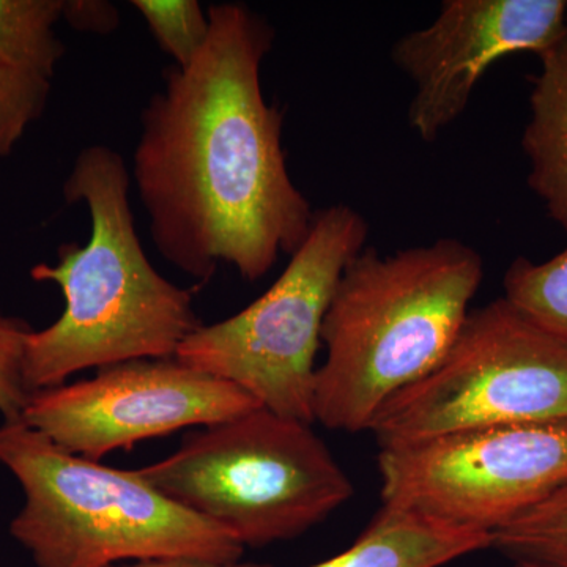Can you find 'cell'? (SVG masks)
Here are the masks:
<instances>
[{
  "label": "cell",
  "instance_id": "1",
  "mask_svg": "<svg viewBox=\"0 0 567 567\" xmlns=\"http://www.w3.org/2000/svg\"><path fill=\"white\" fill-rule=\"evenodd\" d=\"M210 33L141 112L132 178L156 251L208 282L227 264L264 278L303 244L316 212L282 151V112L260 82L275 29L244 3L208 7Z\"/></svg>",
  "mask_w": 567,
  "mask_h": 567
},
{
  "label": "cell",
  "instance_id": "2",
  "mask_svg": "<svg viewBox=\"0 0 567 567\" xmlns=\"http://www.w3.org/2000/svg\"><path fill=\"white\" fill-rule=\"evenodd\" d=\"M132 174L107 145L82 148L63 183L69 204L91 213L87 244H63L58 264H39L33 281L62 290V316L25 344L29 391L63 385L85 369L177 354L200 327L193 290L164 278L141 244L132 210Z\"/></svg>",
  "mask_w": 567,
  "mask_h": 567
},
{
  "label": "cell",
  "instance_id": "3",
  "mask_svg": "<svg viewBox=\"0 0 567 567\" xmlns=\"http://www.w3.org/2000/svg\"><path fill=\"white\" fill-rule=\"evenodd\" d=\"M483 279V256L457 238L394 254L358 252L324 316L327 353L315 377V423L369 431L394 394L446 357Z\"/></svg>",
  "mask_w": 567,
  "mask_h": 567
},
{
  "label": "cell",
  "instance_id": "4",
  "mask_svg": "<svg viewBox=\"0 0 567 567\" xmlns=\"http://www.w3.org/2000/svg\"><path fill=\"white\" fill-rule=\"evenodd\" d=\"M0 464L24 492L10 533L37 567H111L152 558L230 565L245 547L156 491L140 470L71 454L22 421L0 424Z\"/></svg>",
  "mask_w": 567,
  "mask_h": 567
},
{
  "label": "cell",
  "instance_id": "5",
  "mask_svg": "<svg viewBox=\"0 0 567 567\" xmlns=\"http://www.w3.org/2000/svg\"><path fill=\"white\" fill-rule=\"evenodd\" d=\"M311 425L257 406L186 435L174 454L140 473L244 547L295 539L354 491Z\"/></svg>",
  "mask_w": 567,
  "mask_h": 567
},
{
  "label": "cell",
  "instance_id": "6",
  "mask_svg": "<svg viewBox=\"0 0 567 567\" xmlns=\"http://www.w3.org/2000/svg\"><path fill=\"white\" fill-rule=\"evenodd\" d=\"M368 235V221L350 205L316 212L303 244L274 286L229 319L200 324L175 357L241 388L276 415L315 424L312 393L324 316Z\"/></svg>",
  "mask_w": 567,
  "mask_h": 567
},
{
  "label": "cell",
  "instance_id": "7",
  "mask_svg": "<svg viewBox=\"0 0 567 567\" xmlns=\"http://www.w3.org/2000/svg\"><path fill=\"white\" fill-rule=\"evenodd\" d=\"M548 423H567V342L502 297L472 309L446 357L394 394L369 432L388 447Z\"/></svg>",
  "mask_w": 567,
  "mask_h": 567
},
{
  "label": "cell",
  "instance_id": "8",
  "mask_svg": "<svg viewBox=\"0 0 567 567\" xmlns=\"http://www.w3.org/2000/svg\"><path fill=\"white\" fill-rule=\"evenodd\" d=\"M377 462L382 506L492 537L567 486V423L454 432Z\"/></svg>",
  "mask_w": 567,
  "mask_h": 567
},
{
  "label": "cell",
  "instance_id": "9",
  "mask_svg": "<svg viewBox=\"0 0 567 567\" xmlns=\"http://www.w3.org/2000/svg\"><path fill=\"white\" fill-rule=\"evenodd\" d=\"M257 406L241 388L177 357L142 358L35 391L21 421L62 450L100 462L145 440L207 427Z\"/></svg>",
  "mask_w": 567,
  "mask_h": 567
},
{
  "label": "cell",
  "instance_id": "10",
  "mask_svg": "<svg viewBox=\"0 0 567 567\" xmlns=\"http://www.w3.org/2000/svg\"><path fill=\"white\" fill-rule=\"evenodd\" d=\"M566 32V0H445L427 28L391 50L413 85L410 128L434 142L464 114L494 63L516 52L540 55Z\"/></svg>",
  "mask_w": 567,
  "mask_h": 567
},
{
  "label": "cell",
  "instance_id": "11",
  "mask_svg": "<svg viewBox=\"0 0 567 567\" xmlns=\"http://www.w3.org/2000/svg\"><path fill=\"white\" fill-rule=\"evenodd\" d=\"M491 543L483 533L382 506L352 546L309 567H442Z\"/></svg>",
  "mask_w": 567,
  "mask_h": 567
},
{
  "label": "cell",
  "instance_id": "12",
  "mask_svg": "<svg viewBox=\"0 0 567 567\" xmlns=\"http://www.w3.org/2000/svg\"><path fill=\"white\" fill-rule=\"evenodd\" d=\"M539 59L522 147L529 188L567 234V32Z\"/></svg>",
  "mask_w": 567,
  "mask_h": 567
},
{
  "label": "cell",
  "instance_id": "13",
  "mask_svg": "<svg viewBox=\"0 0 567 567\" xmlns=\"http://www.w3.org/2000/svg\"><path fill=\"white\" fill-rule=\"evenodd\" d=\"M65 0H0V66L52 80L65 48L55 37Z\"/></svg>",
  "mask_w": 567,
  "mask_h": 567
},
{
  "label": "cell",
  "instance_id": "14",
  "mask_svg": "<svg viewBox=\"0 0 567 567\" xmlns=\"http://www.w3.org/2000/svg\"><path fill=\"white\" fill-rule=\"evenodd\" d=\"M491 548L513 563L567 567V486L494 533Z\"/></svg>",
  "mask_w": 567,
  "mask_h": 567
},
{
  "label": "cell",
  "instance_id": "15",
  "mask_svg": "<svg viewBox=\"0 0 567 567\" xmlns=\"http://www.w3.org/2000/svg\"><path fill=\"white\" fill-rule=\"evenodd\" d=\"M503 290L511 305L567 342V249L546 262L517 257L507 267Z\"/></svg>",
  "mask_w": 567,
  "mask_h": 567
},
{
  "label": "cell",
  "instance_id": "16",
  "mask_svg": "<svg viewBox=\"0 0 567 567\" xmlns=\"http://www.w3.org/2000/svg\"><path fill=\"white\" fill-rule=\"evenodd\" d=\"M132 6L178 69L189 65L203 50L210 20L197 0H133Z\"/></svg>",
  "mask_w": 567,
  "mask_h": 567
},
{
  "label": "cell",
  "instance_id": "17",
  "mask_svg": "<svg viewBox=\"0 0 567 567\" xmlns=\"http://www.w3.org/2000/svg\"><path fill=\"white\" fill-rule=\"evenodd\" d=\"M50 92L51 80L0 66V158L9 156L29 125L39 121Z\"/></svg>",
  "mask_w": 567,
  "mask_h": 567
},
{
  "label": "cell",
  "instance_id": "18",
  "mask_svg": "<svg viewBox=\"0 0 567 567\" xmlns=\"http://www.w3.org/2000/svg\"><path fill=\"white\" fill-rule=\"evenodd\" d=\"M32 331L25 320L0 311V415L3 421H20L32 395L24 377L25 344Z\"/></svg>",
  "mask_w": 567,
  "mask_h": 567
},
{
  "label": "cell",
  "instance_id": "19",
  "mask_svg": "<svg viewBox=\"0 0 567 567\" xmlns=\"http://www.w3.org/2000/svg\"><path fill=\"white\" fill-rule=\"evenodd\" d=\"M62 20L78 32L107 35L117 29L121 17L106 0H65Z\"/></svg>",
  "mask_w": 567,
  "mask_h": 567
},
{
  "label": "cell",
  "instance_id": "20",
  "mask_svg": "<svg viewBox=\"0 0 567 567\" xmlns=\"http://www.w3.org/2000/svg\"><path fill=\"white\" fill-rule=\"evenodd\" d=\"M111 567H274L270 565H257V563H230V565H219V563L203 561V559L193 558H152L140 559V561L121 563Z\"/></svg>",
  "mask_w": 567,
  "mask_h": 567
},
{
  "label": "cell",
  "instance_id": "21",
  "mask_svg": "<svg viewBox=\"0 0 567 567\" xmlns=\"http://www.w3.org/2000/svg\"><path fill=\"white\" fill-rule=\"evenodd\" d=\"M513 567H546V566L533 565V563L516 561V563H514Z\"/></svg>",
  "mask_w": 567,
  "mask_h": 567
}]
</instances>
